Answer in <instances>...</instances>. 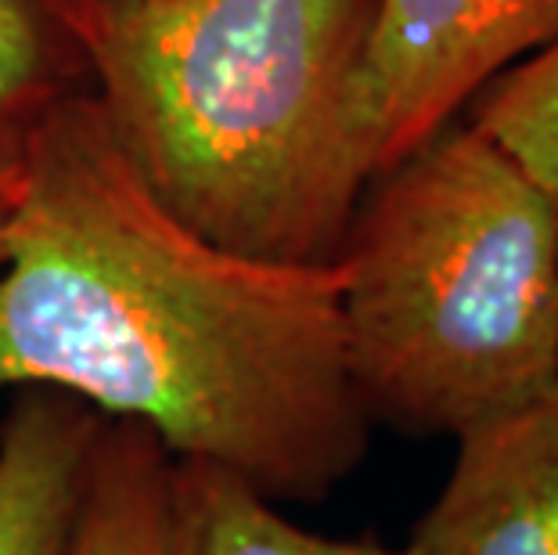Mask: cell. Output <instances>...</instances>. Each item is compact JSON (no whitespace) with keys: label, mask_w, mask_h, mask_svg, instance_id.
Wrapping results in <instances>:
<instances>
[{"label":"cell","mask_w":558,"mask_h":555,"mask_svg":"<svg viewBox=\"0 0 558 555\" xmlns=\"http://www.w3.org/2000/svg\"><path fill=\"white\" fill-rule=\"evenodd\" d=\"M47 386L148 426L184 462L314 505L372 447L347 353L342 264H275L173 217L90 91L11 181L0 394Z\"/></svg>","instance_id":"1"},{"label":"cell","mask_w":558,"mask_h":555,"mask_svg":"<svg viewBox=\"0 0 558 555\" xmlns=\"http://www.w3.org/2000/svg\"><path fill=\"white\" fill-rule=\"evenodd\" d=\"M372 0H123L90 94L148 192L206 239L331 264L372 184L361 55Z\"/></svg>","instance_id":"2"},{"label":"cell","mask_w":558,"mask_h":555,"mask_svg":"<svg viewBox=\"0 0 558 555\" xmlns=\"http://www.w3.org/2000/svg\"><path fill=\"white\" fill-rule=\"evenodd\" d=\"M339 264L372 426L458 441L558 394V195L472 123L364 188Z\"/></svg>","instance_id":"3"},{"label":"cell","mask_w":558,"mask_h":555,"mask_svg":"<svg viewBox=\"0 0 558 555\" xmlns=\"http://www.w3.org/2000/svg\"><path fill=\"white\" fill-rule=\"evenodd\" d=\"M558 37V0H372L361 137L372 181Z\"/></svg>","instance_id":"4"},{"label":"cell","mask_w":558,"mask_h":555,"mask_svg":"<svg viewBox=\"0 0 558 555\" xmlns=\"http://www.w3.org/2000/svg\"><path fill=\"white\" fill-rule=\"evenodd\" d=\"M408 555H558V394L458 436Z\"/></svg>","instance_id":"5"},{"label":"cell","mask_w":558,"mask_h":555,"mask_svg":"<svg viewBox=\"0 0 558 555\" xmlns=\"http://www.w3.org/2000/svg\"><path fill=\"white\" fill-rule=\"evenodd\" d=\"M101 422L62 389H11L0 415V555H69Z\"/></svg>","instance_id":"6"},{"label":"cell","mask_w":558,"mask_h":555,"mask_svg":"<svg viewBox=\"0 0 558 555\" xmlns=\"http://www.w3.org/2000/svg\"><path fill=\"white\" fill-rule=\"evenodd\" d=\"M170 455L134 419H105L94 441L69 555H184Z\"/></svg>","instance_id":"7"},{"label":"cell","mask_w":558,"mask_h":555,"mask_svg":"<svg viewBox=\"0 0 558 555\" xmlns=\"http://www.w3.org/2000/svg\"><path fill=\"white\" fill-rule=\"evenodd\" d=\"M90 91L80 40L40 0H0V184L15 181L58 105Z\"/></svg>","instance_id":"8"},{"label":"cell","mask_w":558,"mask_h":555,"mask_svg":"<svg viewBox=\"0 0 558 555\" xmlns=\"http://www.w3.org/2000/svg\"><path fill=\"white\" fill-rule=\"evenodd\" d=\"M184 555H408L378 541H336L295 527L234 472L209 462L173 466Z\"/></svg>","instance_id":"9"},{"label":"cell","mask_w":558,"mask_h":555,"mask_svg":"<svg viewBox=\"0 0 558 555\" xmlns=\"http://www.w3.org/2000/svg\"><path fill=\"white\" fill-rule=\"evenodd\" d=\"M469 123L558 195V37L497 76Z\"/></svg>","instance_id":"10"},{"label":"cell","mask_w":558,"mask_h":555,"mask_svg":"<svg viewBox=\"0 0 558 555\" xmlns=\"http://www.w3.org/2000/svg\"><path fill=\"white\" fill-rule=\"evenodd\" d=\"M40 4L73 33L83 51H90L109 19L123 8V0H40Z\"/></svg>","instance_id":"11"},{"label":"cell","mask_w":558,"mask_h":555,"mask_svg":"<svg viewBox=\"0 0 558 555\" xmlns=\"http://www.w3.org/2000/svg\"><path fill=\"white\" fill-rule=\"evenodd\" d=\"M8 206H11V181L0 184V264H4V228H8Z\"/></svg>","instance_id":"12"}]
</instances>
